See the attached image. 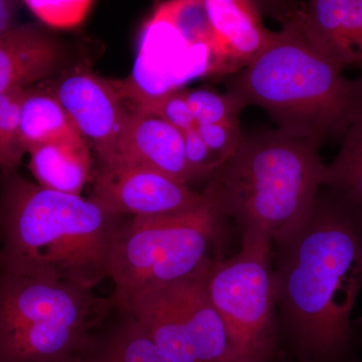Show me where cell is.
<instances>
[{"instance_id":"cell-1","label":"cell","mask_w":362,"mask_h":362,"mask_svg":"<svg viewBox=\"0 0 362 362\" xmlns=\"http://www.w3.org/2000/svg\"><path fill=\"white\" fill-rule=\"evenodd\" d=\"M276 302L298 362H358L351 313L362 289V225L320 190L276 246Z\"/></svg>"},{"instance_id":"cell-2","label":"cell","mask_w":362,"mask_h":362,"mask_svg":"<svg viewBox=\"0 0 362 362\" xmlns=\"http://www.w3.org/2000/svg\"><path fill=\"white\" fill-rule=\"evenodd\" d=\"M122 218L90 199L1 170V272L93 290L110 277Z\"/></svg>"},{"instance_id":"cell-3","label":"cell","mask_w":362,"mask_h":362,"mask_svg":"<svg viewBox=\"0 0 362 362\" xmlns=\"http://www.w3.org/2000/svg\"><path fill=\"white\" fill-rule=\"evenodd\" d=\"M292 25H283L265 49L232 81L243 103L268 112L280 132L319 147L341 142L362 116V77L351 80Z\"/></svg>"},{"instance_id":"cell-4","label":"cell","mask_w":362,"mask_h":362,"mask_svg":"<svg viewBox=\"0 0 362 362\" xmlns=\"http://www.w3.org/2000/svg\"><path fill=\"white\" fill-rule=\"evenodd\" d=\"M318 145L279 130L245 135L209 181L240 233L284 243L311 213L326 175Z\"/></svg>"},{"instance_id":"cell-5","label":"cell","mask_w":362,"mask_h":362,"mask_svg":"<svg viewBox=\"0 0 362 362\" xmlns=\"http://www.w3.org/2000/svg\"><path fill=\"white\" fill-rule=\"evenodd\" d=\"M112 298L70 283L0 273V362H64L89 354Z\"/></svg>"},{"instance_id":"cell-6","label":"cell","mask_w":362,"mask_h":362,"mask_svg":"<svg viewBox=\"0 0 362 362\" xmlns=\"http://www.w3.org/2000/svg\"><path fill=\"white\" fill-rule=\"evenodd\" d=\"M228 221L207 185L202 202L187 211L134 216L124 223L109 277L117 310H125L138 295L194 276L223 256Z\"/></svg>"},{"instance_id":"cell-7","label":"cell","mask_w":362,"mask_h":362,"mask_svg":"<svg viewBox=\"0 0 362 362\" xmlns=\"http://www.w3.org/2000/svg\"><path fill=\"white\" fill-rule=\"evenodd\" d=\"M273 243L257 233L242 235L230 258L214 259L206 274L209 300L225 323L242 362H280Z\"/></svg>"},{"instance_id":"cell-8","label":"cell","mask_w":362,"mask_h":362,"mask_svg":"<svg viewBox=\"0 0 362 362\" xmlns=\"http://www.w3.org/2000/svg\"><path fill=\"white\" fill-rule=\"evenodd\" d=\"M209 267L194 276L138 295L120 311L134 317L173 361L242 362L207 295Z\"/></svg>"},{"instance_id":"cell-9","label":"cell","mask_w":362,"mask_h":362,"mask_svg":"<svg viewBox=\"0 0 362 362\" xmlns=\"http://www.w3.org/2000/svg\"><path fill=\"white\" fill-rule=\"evenodd\" d=\"M204 197L189 185L153 169L113 164L101 165L90 199L117 216L140 218L187 211Z\"/></svg>"},{"instance_id":"cell-10","label":"cell","mask_w":362,"mask_h":362,"mask_svg":"<svg viewBox=\"0 0 362 362\" xmlns=\"http://www.w3.org/2000/svg\"><path fill=\"white\" fill-rule=\"evenodd\" d=\"M78 133L96 150L101 165L116 159L117 145L127 114L120 90L90 71H73L49 89Z\"/></svg>"},{"instance_id":"cell-11","label":"cell","mask_w":362,"mask_h":362,"mask_svg":"<svg viewBox=\"0 0 362 362\" xmlns=\"http://www.w3.org/2000/svg\"><path fill=\"white\" fill-rule=\"evenodd\" d=\"M283 25L340 68L362 63V0H310L292 4Z\"/></svg>"},{"instance_id":"cell-12","label":"cell","mask_w":362,"mask_h":362,"mask_svg":"<svg viewBox=\"0 0 362 362\" xmlns=\"http://www.w3.org/2000/svg\"><path fill=\"white\" fill-rule=\"evenodd\" d=\"M113 164L153 169L187 185L194 181L185 159L183 133L137 109L128 112Z\"/></svg>"},{"instance_id":"cell-13","label":"cell","mask_w":362,"mask_h":362,"mask_svg":"<svg viewBox=\"0 0 362 362\" xmlns=\"http://www.w3.org/2000/svg\"><path fill=\"white\" fill-rule=\"evenodd\" d=\"M64 59L63 45L40 26H13L0 37V96L51 77Z\"/></svg>"},{"instance_id":"cell-14","label":"cell","mask_w":362,"mask_h":362,"mask_svg":"<svg viewBox=\"0 0 362 362\" xmlns=\"http://www.w3.org/2000/svg\"><path fill=\"white\" fill-rule=\"evenodd\" d=\"M216 54L246 66L263 51L275 33L262 23L258 4L245 0L202 1Z\"/></svg>"},{"instance_id":"cell-15","label":"cell","mask_w":362,"mask_h":362,"mask_svg":"<svg viewBox=\"0 0 362 362\" xmlns=\"http://www.w3.org/2000/svg\"><path fill=\"white\" fill-rule=\"evenodd\" d=\"M18 126L26 153L52 143L84 139L49 90L25 89L21 101Z\"/></svg>"},{"instance_id":"cell-16","label":"cell","mask_w":362,"mask_h":362,"mask_svg":"<svg viewBox=\"0 0 362 362\" xmlns=\"http://www.w3.org/2000/svg\"><path fill=\"white\" fill-rule=\"evenodd\" d=\"M28 154L30 169L37 185L63 194L81 195L90 175L85 139L52 143Z\"/></svg>"},{"instance_id":"cell-17","label":"cell","mask_w":362,"mask_h":362,"mask_svg":"<svg viewBox=\"0 0 362 362\" xmlns=\"http://www.w3.org/2000/svg\"><path fill=\"white\" fill-rule=\"evenodd\" d=\"M322 189L362 225V116L343 137L334 160L326 165Z\"/></svg>"},{"instance_id":"cell-18","label":"cell","mask_w":362,"mask_h":362,"mask_svg":"<svg viewBox=\"0 0 362 362\" xmlns=\"http://www.w3.org/2000/svg\"><path fill=\"white\" fill-rule=\"evenodd\" d=\"M119 312L115 325L98 337L86 358L90 362H175L152 341L134 317Z\"/></svg>"},{"instance_id":"cell-19","label":"cell","mask_w":362,"mask_h":362,"mask_svg":"<svg viewBox=\"0 0 362 362\" xmlns=\"http://www.w3.org/2000/svg\"><path fill=\"white\" fill-rule=\"evenodd\" d=\"M25 90L16 89L0 96V169L16 170L26 153L21 143L18 115Z\"/></svg>"},{"instance_id":"cell-20","label":"cell","mask_w":362,"mask_h":362,"mask_svg":"<svg viewBox=\"0 0 362 362\" xmlns=\"http://www.w3.org/2000/svg\"><path fill=\"white\" fill-rule=\"evenodd\" d=\"M185 96L195 127L239 119L240 111L246 107L230 92L220 94L211 90L197 89L185 90Z\"/></svg>"},{"instance_id":"cell-21","label":"cell","mask_w":362,"mask_h":362,"mask_svg":"<svg viewBox=\"0 0 362 362\" xmlns=\"http://www.w3.org/2000/svg\"><path fill=\"white\" fill-rule=\"evenodd\" d=\"M136 101L137 110L158 117L180 132L185 133L195 127L185 90H173L157 95L139 94L136 96Z\"/></svg>"},{"instance_id":"cell-22","label":"cell","mask_w":362,"mask_h":362,"mask_svg":"<svg viewBox=\"0 0 362 362\" xmlns=\"http://www.w3.org/2000/svg\"><path fill=\"white\" fill-rule=\"evenodd\" d=\"M23 4L45 25L76 28L85 20L92 1L87 0H25Z\"/></svg>"},{"instance_id":"cell-23","label":"cell","mask_w":362,"mask_h":362,"mask_svg":"<svg viewBox=\"0 0 362 362\" xmlns=\"http://www.w3.org/2000/svg\"><path fill=\"white\" fill-rule=\"evenodd\" d=\"M207 148L223 163L237 151L244 139L239 119L197 126Z\"/></svg>"},{"instance_id":"cell-24","label":"cell","mask_w":362,"mask_h":362,"mask_svg":"<svg viewBox=\"0 0 362 362\" xmlns=\"http://www.w3.org/2000/svg\"><path fill=\"white\" fill-rule=\"evenodd\" d=\"M185 159L192 180H211L220 166L221 161L211 153L202 139L197 127L183 133Z\"/></svg>"},{"instance_id":"cell-25","label":"cell","mask_w":362,"mask_h":362,"mask_svg":"<svg viewBox=\"0 0 362 362\" xmlns=\"http://www.w3.org/2000/svg\"><path fill=\"white\" fill-rule=\"evenodd\" d=\"M18 2L0 0V37L14 26Z\"/></svg>"},{"instance_id":"cell-26","label":"cell","mask_w":362,"mask_h":362,"mask_svg":"<svg viewBox=\"0 0 362 362\" xmlns=\"http://www.w3.org/2000/svg\"><path fill=\"white\" fill-rule=\"evenodd\" d=\"M64 362H90L86 358L85 356L73 357V358L68 359V361Z\"/></svg>"},{"instance_id":"cell-27","label":"cell","mask_w":362,"mask_h":362,"mask_svg":"<svg viewBox=\"0 0 362 362\" xmlns=\"http://www.w3.org/2000/svg\"><path fill=\"white\" fill-rule=\"evenodd\" d=\"M0 254H1V221H0ZM0 273H1V259H0Z\"/></svg>"},{"instance_id":"cell-28","label":"cell","mask_w":362,"mask_h":362,"mask_svg":"<svg viewBox=\"0 0 362 362\" xmlns=\"http://www.w3.org/2000/svg\"><path fill=\"white\" fill-rule=\"evenodd\" d=\"M281 362H298V361H287V359H286V357H285V358H283L282 361H281Z\"/></svg>"},{"instance_id":"cell-29","label":"cell","mask_w":362,"mask_h":362,"mask_svg":"<svg viewBox=\"0 0 362 362\" xmlns=\"http://www.w3.org/2000/svg\"><path fill=\"white\" fill-rule=\"evenodd\" d=\"M358 66H359V68H361V70H362V63H361V65H359Z\"/></svg>"}]
</instances>
